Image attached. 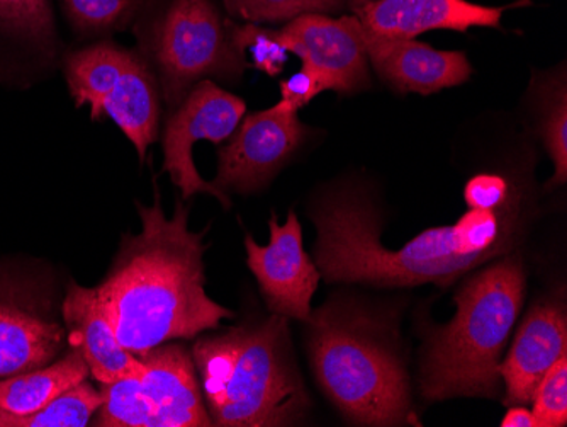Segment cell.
Instances as JSON below:
<instances>
[{"instance_id":"obj_1","label":"cell","mask_w":567,"mask_h":427,"mask_svg":"<svg viewBox=\"0 0 567 427\" xmlns=\"http://www.w3.org/2000/svg\"><path fill=\"white\" fill-rule=\"evenodd\" d=\"M136 209L142 232L123 235L113 266L94 289L121 346L140 358L161 344L219 329L235 312L206 292V234L190 231L183 200L175 201L171 218L158 190L153 205Z\"/></svg>"},{"instance_id":"obj_2","label":"cell","mask_w":567,"mask_h":427,"mask_svg":"<svg viewBox=\"0 0 567 427\" xmlns=\"http://www.w3.org/2000/svg\"><path fill=\"white\" fill-rule=\"evenodd\" d=\"M311 218L317 225L315 257L321 278L378 288L451 285L462 274L505 256L518 232L512 213L470 210L454 225L430 228L391 251L379 238L374 210L353 191L327 194Z\"/></svg>"},{"instance_id":"obj_3","label":"cell","mask_w":567,"mask_h":427,"mask_svg":"<svg viewBox=\"0 0 567 427\" xmlns=\"http://www.w3.org/2000/svg\"><path fill=\"white\" fill-rule=\"evenodd\" d=\"M190 355L213 426H296L311 409L282 315L200 337Z\"/></svg>"},{"instance_id":"obj_4","label":"cell","mask_w":567,"mask_h":427,"mask_svg":"<svg viewBox=\"0 0 567 427\" xmlns=\"http://www.w3.org/2000/svg\"><path fill=\"white\" fill-rule=\"evenodd\" d=\"M309 362L323 394L355 426L419 424L393 333L346 299L311 312Z\"/></svg>"},{"instance_id":"obj_5","label":"cell","mask_w":567,"mask_h":427,"mask_svg":"<svg viewBox=\"0 0 567 427\" xmlns=\"http://www.w3.org/2000/svg\"><path fill=\"white\" fill-rule=\"evenodd\" d=\"M525 296L520 257L477 271L455 293L454 318L426 340L420 390L430 401L499 394V363Z\"/></svg>"},{"instance_id":"obj_6","label":"cell","mask_w":567,"mask_h":427,"mask_svg":"<svg viewBox=\"0 0 567 427\" xmlns=\"http://www.w3.org/2000/svg\"><path fill=\"white\" fill-rule=\"evenodd\" d=\"M133 28L171 111L197 82L238 81L251 67L231 40V19L213 0H148Z\"/></svg>"},{"instance_id":"obj_7","label":"cell","mask_w":567,"mask_h":427,"mask_svg":"<svg viewBox=\"0 0 567 427\" xmlns=\"http://www.w3.org/2000/svg\"><path fill=\"white\" fill-rule=\"evenodd\" d=\"M65 78L76 106L87 104L92 120L110 116L145 162L158 136L161 88L138 50L107 40L89 44L66 55Z\"/></svg>"},{"instance_id":"obj_8","label":"cell","mask_w":567,"mask_h":427,"mask_svg":"<svg viewBox=\"0 0 567 427\" xmlns=\"http://www.w3.org/2000/svg\"><path fill=\"white\" fill-rule=\"evenodd\" d=\"M247 114L244 99L216 85L209 79L197 82L183 103L172 110L165 124L164 171L183 193V200L194 194H212L225 209L231 206L229 197L215 184L206 183L194 164L193 149L197 142H212L216 146L234 135L241 118Z\"/></svg>"},{"instance_id":"obj_9","label":"cell","mask_w":567,"mask_h":427,"mask_svg":"<svg viewBox=\"0 0 567 427\" xmlns=\"http://www.w3.org/2000/svg\"><path fill=\"white\" fill-rule=\"evenodd\" d=\"M298 113L279 101L269 110L245 114L229 142L219 146L218 174L213 184L223 193L262 190L308 135Z\"/></svg>"},{"instance_id":"obj_10","label":"cell","mask_w":567,"mask_h":427,"mask_svg":"<svg viewBox=\"0 0 567 427\" xmlns=\"http://www.w3.org/2000/svg\"><path fill=\"white\" fill-rule=\"evenodd\" d=\"M269 228L267 245L257 244L251 235L245 237L248 267L272 314L308 322L321 273L306 254L301 223L291 210L284 225L272 213Z\"/></svg>"},{"instance_id":"obj_11","label":"cell","mask_w":567,"mask_h":427,"mask_svg":"<svg viewBox=\"0 0 567 427\" xmlns=\"http://www.w3.org/2000/svg\"><path fill=\"white\" fill-rule=\"evenodd\" d=\"M66 343L56 307L34 286H0V378L55 362Z\"/></svg>"},{"instance_id":"obj_12","label":"cell","mask_w":567,"mask_h":427,"mask_svg":"<svg viewBox=\"0 0 567 427\" xmlns=\"http://www.w3.org/2000/svg\"><path fill=\"white\" fill-rule=\"evenodd\" d=\"M284 44L302 67L313 70L327 91H362L371 84L368 53L355 31V18L331 19L320 12L296 16L279 30Z\"/></svg>"},{"instance_id":"obj_13","label":"cell","mask_w":567,"mask_h":427,"mask_svg":"<svg viewBox=\"0 0 567 427\" xmlns=\"http://www.w3.org/2000/svg\"><path fill=\"white\" fill-rule=\"evenodd\" d=\"M355 31L379 78L396 91L429 95L464 84L473 73L466 53L441 52L420 41L379 37L357 18Z\"/></svg>"},{"instance_id":"obj_14","label":"cell","mask_w":567,"mask_h":427,"mask_svg":"<svg viewBox=\"0 0 567 427\" xmlns=\"http://www.w3.org/2000/svg\"><path fill=\"white\" fill-rule=\"evenodd\" d=\"M508 8H486L467 0H374L353 9L362 27L385 38L413 40L426 31L466 33L470 28L502 27Z\"/></svg>"},{"instance_id":"obj_15","label":"cell","mask_w":567,"mask_h":427,"mask_svg":"<svg viewBox=\"0 0 567 427\" xmlns=\"http://www.w3.org/2000/svg\"><path fill=\"white\" fill-rule=\"evenodd\" d=\"M567 355V317L556 304H538L522 322L512 349L499 363L506 406H528L538 382Z\"/></svg>"},{"instance_id":"obj_16","label":"cell","mask_w":567,"mask_h":427,"mask_svg":"<svg viewBox=\"0 0 567 427\" xmlns=\"http://www.w3.org/2000/svg\"><path fill=\"white\" fill-rule=\"evenodd\" d=\"M69 346L79 350L99 384L138 376L142 362L117 340L113 321L94 288L70 283L62 304Z\"/></svg>"},{"instance_id":"obj_17","label":"cell","mask_w":567,"mask_h":427,"mask_svg":"<svg viewBox=\"0 0 567 427\" xmlns=\"http://www.w3.org/2000/svg\"><path fill=\"white\" fill-rule=\"evenodd\" d=\"M138 378L157 410L158 427L213 426L193 355L183 344L164 343L140 356Z\"/></svg>"},{"instance_id":"obj_18","label":"cell","mask_w":567,"mask_h":427,"mask_svg":"<svg viewBox=\"0 0 567 427\" xmlns=\"http://www.w3.org/2000/svg\"><path fill=\"white\" fill-rule=\"evenodd\" d=\"M87 363L79 350L70 347L62 359L43 368L19 373L0 380V409L24 416L37 413L75 385L87 380Z\"/></svg>"},{"instance_id":"obj_19","label":"cell","mask_w":567,"mask_h":427,"mask_svg":"<svg viewBox=\"0 0 567 427\" xmlns=\"http://www.w3.org/2000/svg\"><path fill=\"white\" fill-rule=\"evenodd\" d=\"M0 40L53 55L60 40L51 0H0Z\"/></svg>"},{"instance_id":"obj_20","label":"cell","mask_w":567,"mask_h":427,"mask_svg":"<svg viewBox=\"0 0 567 427\" xmlns=\"http://www.w3.org/2000/svg\"><path fill=\"white\" fill-rule=\"evenodd\" d=\"M148 0H60L73 33L84 40L111 37L135 24Z\"/></svg>"},{"instance_id":"obj_21","label":"cell","mask_w":567,"mask_h":427,"mask_svg":"<svg viewBox=\"0 0 567 427\" xmlns=\"http://www.w3.org/2000/svg\"><path fill=\"white\" fill-rule=\"evenodd\" d=\"M101 404V392L85 380L37 413L16 416L0 409V427H84L91 423Z\"/></svg>"},{"instance_id":"obj_22","label":"cell","mask_w":567,"mask_h":427,"mask_svg":"<svg viewBox=\"0 0 567 427\" xmlns=\"http://www.w3.org/2000/svg\"><path fill=\"white\" fill-rule=\"evenodd\" d=\"M102 404L97 427H158L157 410L138 376H126L113 384H101Z\"/></svg>"},{"instance_id":"obj_23","label":"cell","mask_w":567,"mask_h":427,"mask_svg":"<svg viewBox=\"0 0 567 427\" xmlns=\"http://www.w3.org/2000/svg\"><path fill=\"white\" fill-rule=\"evenodd\" d=\"M231 40L241 55L250 53L251 67L270 78L279 75L284 67L288 65L291 52L284 44L279 31L260 28L255 22L237 24L231 21Z\"/></svg>"},{"instance_id":"obj_24","label":"cell","mask_w":567,"mask_h":427,"mask_svg":"<svg viewBox=\"0 0 567 427\" xmlns=\"http://www.w3.org/2000/svg\"><path fill=\"white\" fill-rule=\"evenodd\" d=\"M226 9L248 22L291 21L296 16L309 12H333L346 0H223Z\"/></svg>"},{"instance_id":"obj_25","label":"cell","mask_w":567,"mask_h":427,"mask_svg":"<svg viewBox=\"0 0 567 427\" xmlns=\"http://www.w3.org/2000/svg\"><path fill=\"white\" fill-rule=\"evenodd\" d=\"M532 413L538 427H564L567 424V355L538 382L532 395Z\"/></svg>"},{"instance_id":"obj_26","label":"cell","mask_w":567,"mask_h":427,"mask_svg":"<svg viewBox=\"0 0 567 427\" xmlns=\"http://www.w3.org/2000/svg\"><path fill=\"white\" fill-rule=\"evenodd\" d=\"M543 139L554 164L550 184L560 186L567 180V98L566 88H560L553 104L547 108L543 121Z\"/></svg>"},{"instance_id":"obj_27","label":"cell","mask_w":567,"mask_h":427,"mask_svg":"<svg viewBox=\"0 0 567 427\" xmlns=\"http://www.w3.org/2000/svg\"><path fill=\"white\" fill-rule=\"evenodd\" d=\"M508 196L509 186L502 175H474L464 187V200L470 210H499Z\"/></svg>"},{"instance_id":"obj_28","label":"cell","mask_w":567,"mask_h":427,"mask_svg":"<svg viewBox=\"0 0 567 427\" xmlns=\"http://www.w3.org/2000/svg\"><path fill=\"white\" fill-rule=\"evenodd\" d=\"M323 91H327V88L317 73L308 67H302L295 75L280 82V95H282L280 101L295 108L296 111H301Z\"/></svg>"},{"instance_id":"obj_29","label":"cell","mask_w":567,"mask_h":427,"mask_svg":"<svg viewBox=\"0 0 567 427\" xmlns=\"http://www.w3.org/2000/svg\"><path fill=\"white\" fill-rule=\"evenodd\" d=\"M502 427H538L537 419H535L532 409H527L525 406H512L509 407L506 416L503 417Z\"/></svg>"},{"instance_id":"obj_30","label":"cell","mask_w":567,"mask_h":427,"mask_svg":"<svg viewBox=\"0 0 567 427\" xmlns=\"http://www.w3.org/2000/svg\"><path fill=\"white\" fill-rule=\"evenodd\" d=\"M374 0H352V9L360 8V6L371 4Z\"/></svg>"}]
</instances>
